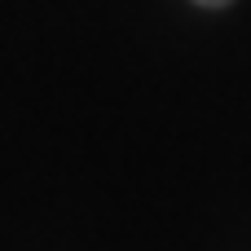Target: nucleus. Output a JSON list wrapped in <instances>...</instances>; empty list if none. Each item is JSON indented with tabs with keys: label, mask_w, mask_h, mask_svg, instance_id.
Listing matches in <instances>:
<instances>
[{
	"label": "nucleus",
	"mask_w": 251,
	"mask_h": 251,
	"mask_svg": "<svg viewBox=\"0 0 251 251\" xmlns=\"http://www.w3.org/2000/svg\"><path fill=\"white\" fill-rule=\"evenodd\" d=\"M194 4H203V9H225V4H234V0H194Z\"/></svg>",
	"instance_id": "f257e3e1"
}]
</instances>
